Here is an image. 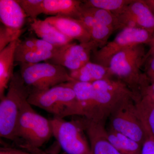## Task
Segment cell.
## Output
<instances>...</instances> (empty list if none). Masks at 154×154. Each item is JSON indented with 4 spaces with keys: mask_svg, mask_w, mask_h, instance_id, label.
I'll return each mask as SVG.
<instances>
[{
    "mask_svg": "<svg viewBox=\"0 0 154 154\" xmlns=\"http://www.w3.org/2000/svg\"><path fill=\"white\" fill-rule=\"evenodd\" d=\"M26 18L25 12L17 0L0 1V20L3 25L16 30H21Z\"/></svg>",
    "mask_w": 154,
    "mask_h": 154,
    "instance_id": "9a60e30c",
    "label": "cell"
},
{
    "mask_svg": "<svg viewBox=\"0 0 154 154\" xmlns=\"http://www.w3.org/2000/svg\"><path fill=\"white\" fill-rule=\"evenodd\" d=\"M82 1L77 0H43V14L77 19L82 8Z\"/></svg>",
    "mask_w": 154,
    "mask_h": 154,
    "instance_id": "ac0fdd59",
    "label": "cell"
},
{
    "mask_svg": "<svg viewBox=\"0 0 154 154\" xmlns=\"http://www.w3.org/2000/svg\"><path fill=\"white\" fill-rule=\"evenodd\" d=\"M0 154H33L28 151L23 150L10 147H1Z\"/></svg>",
    "mask_w": 154,
    "mask_h": 154,
    "instance_id": "f546056e",
    "label": "cell"
},
{
    "mask_svg": "<svg viewBox=\"0 0 154 154\" xmlns=\"http://www.w3.org/2000/svg\"><path fill=\"white\" fill-rule=\"evenodd\" d=\"M19 64L22 79L32 91H44L74 80L66 68L58 65L46 62Z\"/></svg>",
    "mask_w": 154,
    "mask_h": 154,
    "instance_id": "8992f818",
    "label": "cell"
},
{
    "mask_svg": "<svg viewBox=\"0 0 154 154\" xmlns=\"http://www.w3.org/2000/svg\"><path fill=\"white\" fill-rule=\"evenodd\" d=\"M99 49L94 42L69 43L61 48L51 59L46 62L61 66L70 71L76 70L90 61L94 51Z\"/></svg>",
    "mask_w": 154,
    "mask_h": 154,
    "instance_id": "30bf717a",
    "label": "cell"
},
{
    "mask_svg": "<svg viewBox=\"0 0 154 154\" xmlns=\"http://www.w3.org/2000/svg\"><path fill=\"white\" fill-rule=\"evenodd\" d=\"M107 130L109 141L122 154H141L142 146L137 142L110 127Z\"/></svg>",
    "mask_w": 154,
    "mask_h": 154,
    "instance_id": "44dd1931",
    "label": "cell"
},
{
    "mask_svg": "<svg viewBox=\"0 0 154 154\" xmlns=\"http://www.w3.org/2000/svg\"><path fill=\"white\" fill-rule=\"evenodd\" d=\"M141 154H154V138L146 134L142 145Z\"/></svg>",
    "mask_w": 154,
    "mask_h": 154,
    "instance_id": "83f0119b",
    "label": "cell"
},
{
    "mask_svg": "<svg viewBox=\"0 0 154 154\" xmlns=\"http://www.w3.org/2000/svg\"><path fill=\"white\" fill-rule=\"evenodd\" d=\"M30 93L22 97L15 143L22 149L39 148L53 136L50 119L39 115L32 108L28 99Z\"/></svg>",
    "mask_w": 154,
    "mask_h": 154,
    "instance_id": "7a4b0ae2",
    "label": "cell"
},
{
    "mask_svg": "<svg viewBox=\"0 0 154 154\" xmlns=\"http://www.w3.org/2000/svg\"><path fill=\"white\" fill-rule=\"evenodd\" d=\"M31 89L25 85L20 72L14 73L7 94L0 102V136L16 142L21 99Z\"/></svg>",
    "mask_w": 154,
    "mask_h": 154,
    "instance_id": "277c9868",
    "label": "cell"
},
{
    "mask_svg": "<svg viewBox=\"0 0 154 154\" xmlns=\"http://www.w3.org/2000/svg\"><path fill=\"white\" fill-rule=\"evenodd\" d=\"M148 45H149V50L147 51L146 54V62L150 57L154 56V33Z\"/></svg>",
    "mask_w": 154,
    "mask_h": 154,
    "instance_id": "1f68e13d",
    "label": "cell"
},
{
    "mask_svg": "<svg viewBox=\"0 0 154 154\" xmlns=\"http://www.w3.org/2000/svg\"><path fill=\"white\" fill-rule=\"evenodd\" d=\"M154 33L142 28H123L112 41L93 53L91 61L108 67L110 59L121 51L137 45L148 44Z\"/></svg>",
    "mask_w": 154,
    "mask_h": 154,
    "instance_id": "ba28073f",
    "label": "cell"
},
{
    "mask_svg": "<svg viewBox=\"0 0 154 154\" xmlns=\"http://www.w3.org/2000/svg\"><path fill=\"white\" fill-rule=\"evenodd\" d=\"M20 41L17 39L0 51V99L5 95V91L14 75L15 52Z\"/></svg>",
    "mask_w": 154,
    "mask_h": 154,
    "instance_id": "5bb4252c",
    "label": "cell"
},
{
    "mask_svg": "<svg viewBox=\"0 0 154 154\" xmlns=\"http://www.w3.org/2000/svg\"><path fill=\"white\" fill-rule=\"evenodd\" d=\"M25 12L27 18L37 19L43 14V0H17Z\"/></svg>",
    "mask_w": 154,
    "mask_h": 154,
    "instance_id": "484cf974",
    "label": "cell"
},
{
    "mask_svg": "<svg viewBox=\"0 0 154 154\" xmlns=\"http://www.w3.org/2000/svg\"><path fill=\"white\" fill-rule=\"evenodd\" d=\"M145 74L150 82L154 81V56L150 57L145 63Z\"/></svg>",
    "mask_w": 154,
    "mask_h": 154,
    "instance_id": "f1b7e54d",
    "label": "cell"
},
{
    "mask_svg": "<svg viewBox=\"0 0 154 154\" xmlns=\"http://www.w3.org/2000/svg\"><path fill=\"white\" fill-rule=\"evenodd\" d=\"M58 51L55 52L37 49L22 50L17 48L15 62L18 63L27 64L39 63L44 61L46 62L53 57Z\"/></svg>",
    "mask_w": 154,
    "mask_h": 154,
    "instance_id": "7402d4cb",
    "label": "cell"
},
{
    "mask_svg": "<svg viewBox=\"0 0 154 154\" xmlns=\"http://www.w3.org/2000/svg\"><path fill=\"white\" fill-rule=\"evenodd\" d=\"M114 31L112 28L102 25L95 19L90 31L91 40L94 42L99 49L107 44L108 38Z\"/></svg>",
    "mask_w": 154,
    "mask_h": 154,
    "instance_id": "cb8c5ba5",
    "label": "cell"
},
{
    "mask_svg": "<svg viewBox=\"0 0 154 154\" xmlns=\"http://www.w3.org/2000/svg\"><path fill=\"white\" fill-rule=\"evenodd\" d=\"M30 25L31 30L38 37L56 46H64L73 41L45 20L31 19Z\"/></svg>",
    "mask_w": 154,
    "mask_h": 154,
    "instance_id": "2e32d148",
    "label": "cell"
},
{
    "mask_svg": "<svg viewBox=\"0 0 154 154\" xmlns=\"http://www.w3.org/2000/svg\"><path fill=\"white\" fill-rule=\"evenodd\" d=\"M28 101L31 105L52 114L54 118L83 116L74 91L65 83L44 91L31 90Z\"/></svg>",
    "mask_w": 154,
    "mask_h": 154,
    "instance_id": "3957f363",
    "label": "cell"
},
{
    "mask_svg": "<svg viewBox=\"0 0 154 154\" xmlns=\"http://www.w3.org/2000/svg\"><path fill=\"white\" fill-rule=\"evenodd\" d=\"M25 29L16 30L9 28L5 25L0 26V51L9 44L19 39L25 31Z\"/></svg>",
    "mask_w": 154,
    "mask_h": 154,
    "instance_id": "4316f807",
    "label": "cell"
},
{
    "mask_svg": "<svg viewBox=\"0 0 154 154\" xmlns=\"http://www.w3.org/2000/svg\"><path fill=\"white\" fill-rule=\"evenodd\" d=\"M132 1L133 0H87L82 1V5L86 8L102 9L117 15L122 12Z\"/></svg>",
    "mask_w": 154,
    "mask_h": 154,
    "instance_id": "603a6c76",
    "label": "cell"
},
{
    "mask_svg": "<svg viewBox=\"0 0 154 154\" xmlns=\"http://www.w3.org/2000/svg\"><path fill=\"white\" fill-rule=\"evenodd\" d=\"M65 84L74 91L82 110V116L91 119L95 105V92L93 83L73 80Z\"/></svg>",
    "mask_w": 154,
    "mask_h": 154,
    "instance_id": "e0dca14e",
    "label": "cell"
},
{
    "mask_svg": "<svg viewBox=\"0 0 154 154\" xmlns=\"http://www.w3.org/2000/svg\"><path fill=\"white\" fill-rule=\"evenodd\" d=\"M146 52L144 45H134L116 54L108 63V68L113 77L128 86L134 94L136 100L144 87L150 82L141 71L145 63Z\"/></svg>",
    "mask_w": 154,
    "mask_h": 154,
    "instance_id": "6da1fadb",
    "label": "cell"
},
{
    "mask_svg": "<svg viewBox=\"0 0 154 154\" xmlns=\"http://www.w3.org/2000/svg\"><path fill=\"white\" fill-rule=\"evenodd\" d=\"M135 104L146 134L154 138V99L141 94Z\"/></svg>",
    "mask_w": 154,
    "mask_h": 154,
    "instance_id": "ffe728a7",
    "label": "cell"
},
{
    "mask_svg": "<svg viewBox=\"0 0 154 154\" xmlns=\"http://www.w3.org/2000/svg\"><path fill=\"white\" fill-rule=\"evenodd\" d=\"M94 19L102 25L115 30L119 29L117 17L109 11L94 8H88Z\"/></svg>",
    "mask_w": 154,
    "mask_h": 154,
    "instance_id": "d4e9b609",
    "label": "cell"
},
{
    "mask_svg": "<svg viewBox=\"0 0 154 154\" xmlns=\"http://www.w3.org/2000/svg\"><path fill=\"white\" fill-rule=\"evenodd\" d=\"M26 151L30 152L33 154H48L39 148H35L27 147L25 149Z\"/></svg>",
    "mask_w": 154,
    "mask_h": 154,
    "instance_id": "d6a6232c",
    "label": "cell"
},
{
    "mask_svg": "<svg viewBox=\"0 0 154 154\" xmlns=\"http://www.w3.org/2000/svg\"><path fill=\"white\" fill-rule=\"evenodd\" d=\"M109 127L137 142L142 146L146 137L135 104L134 99H125L118 105L109 117Z\"/></svg>",
    "mask_w": 154,
    "mask_h": 154,
    "instance_id": "52a82bcc",
    "label": "cell"
},
{
    "mask_svg": "<svg viewBox=\"0 0 154 154\" xmlns=\"http://www.w3.org/2000/svg\"><path fill=\"white\" fill-rule=\"evenodd\" d=\"M74 119L71 121L54 117L50 119L53 136L67 154H91L85 131Z\"/></svg>",
    "mask_w": 154,
    "mask_h": 154,
    "instance_id": "9c48e42d",
    "label": "cell"
},
{
    "mask_svg": "<svg viewBox=\"0 0 154 154\" xmlns=\"http://www.w3.org/2000/svg\"><path fill=\"white\" fill-rule=\"evenodd\" d=\"M79 116L76 119L88 135L91 154H122L108 139L106 121H95Z\"/></svg>",
    "mask_w": 154,
    "mask_h": 154,
    "instance_id": "7c38bea8",
    "label": "cell"
},
{
    "mask_svg": "<svg viewBox=\"0 0 154 154\" xmlns=\"http://www.w3.org/2000/svg\"><path fill=\"white\" fill-rule=\"evenodd\" d=\"M72 79L79 82L93 83L97 81L114 78L108 67L90 61L76 70L70 71Z\"/></svg>",
    "mask_w": 154,
    "mask_h": 154,
    "instance_id": "d6986e66",
    "label": "cell"
},
{
    "mask_svg": "<svg viewBox=\"0 0 154 154\" xmlns=\"http://www.w3.org/2000/svg\"><path fill=\"white\" fill-rule=\"evenodd\" d=\"M93 84L95 92V105L91 120L106 121L122 102L129 98L135 100L132 91L116 78L100 80Z\"/></svg>",
    "mask_w": 154,
    "mask_h": 154,
    "instance_id": "5b68a950",
    "label": "cell"
},
{
    "mask_svg": "<svg viewBox=\"0 0 154 154\" xmlns=\"http://www.w3.org/2000/svg\"><path fill=\"white\" fill-rule=\"evenodd\" d=\"M115 16L119 29L137 28L154 31V12L145 0H133L122 12Z\"/></svg>",
    "mask_w": 154,
    "mask_h": 154,
    "instance_id": "8fae6325",
    "label": "cell"
},
{
    "mask_svg": "<svg viewBox=\"0 0 154 154\" xmlns=\"http://www.w3.org/2000/svg\"><path fill=\"white\" fill-rule=\"evenodd\" d=\"M45 20L72 40H78L80 43H87L91 41L90 33L76 19L65 16H57L47 17Z\"/></svg>",
    "mask_w": 154,
    "mask_h": 154,
    "instance_id": "4fadbf2b",
    "label": "cell"
},
{
    "mask_svg": "<svg viewBox=\"0 0 154 154\" xmlns=\"http://www.w3.org/2000/svg\"><path fill=\"white\" fill-rule=\"evenodd\" d=\"M141 94L146 95L154 100V81L150 82L147 85L145 86L142 90L140 95Z\"/></svg>",
    "mask_w": 154,
    "mask_h": 154,
    "instance_id": "4dcf8cb0",
    "label": "cell"
},
{
    "mask_svg": "<svg viewBox=\"0 0 154 154\" xmlns=\"http://www.w3.org/2000/svg\"><path fill=\"white\" fill-rule=\"evenodd\" d=\"M146 2L154 12V0H145Z\"/></svg>",
    "mask_w": 154,
    "mask_h": 154,
    "instance_id": "836d02e7",
    "label": "cell"
}]
</instances>
